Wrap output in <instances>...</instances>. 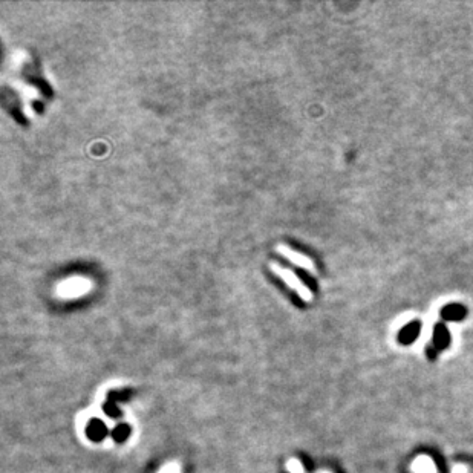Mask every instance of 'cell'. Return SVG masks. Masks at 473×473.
<instances>
[{"label": "cell", "instance_id": "1", "mask_svg": "<svg viewBox=\"0 0 473 473\" xmlns=\"http://www.w3.org/2000/svg\"><path fill=\"white\" fill-rule=\"evenodd\" d=\"M269 269H271L280 280L285 282L293 291H296L305 302H310V300L313 299V294H311L310 288L300 280V277H299L297 274H294V271H291V269L287 268V266H282V265L277 263V262H271V263H269Z\"/></svg>", "mask_w": 473, "mask_h": 473}, {"label": "cell", "instance_id": "2", "mask_svg": "<svg viewBox=\"0 0 473 473\" xmlns=\"http://www.w3.org/2000/svg\"><path fill=\"white\" fill-rule=\"evenodd\" d=\"M90 290V280L84 277H71L64 282H61L57 287V294L63 299H72L83 296Z\"/></svg>", "mask_w": 473, "mask_h": 473}, {"label": "cell", "instance_id": "3", "mask_svg": "<svg viewBox=\"0 0 473 473\" xmlns=\"http://www.w3.org/2000/svg\"><path fill=\"white\" fill-rule=\"evenodd\" d=\"M276 251H277L280 256H283L285 259H288L290 262H293L294 265H297V266H300V268H303V269H308V271H311V273L314 271V265H313V262H311L310 257H307L305 254H302V253H299V251H296V250H291V248L287 247L285 244H277Z\"/></svg>", "mask_w": 473, "mask_h": 473}, {"label": "cell", "instance_id": "4", "mask_svg": "<svg viewBox=\"0 0 473 473\" xmlns=\"http://www.w3.org/2000/svg\"><path fill=\"white\" fill-rule=\"evenodd\" d=\"M412 473H438L436 464L429 455H420L417 456L411 464Z\"/></svg>", "mask_w": 473, "mask_h": 473}, {"label": "cell", "instance_id": "5", "mask_svg": "<svg viewBox=\"0 0 473 473\" xmlns=\"http://www.w3.org/2000/svg\"><path fill=\"white\" fill-rule=\"evenodd\" d=\"M467 314V310L462 307V305H447L444 310H443V317L447 319V320H458L461 317H464Z\"/></svg>", "mask_w": 473, "mask_h": 473}, {"label": "cell", "instance_id": "6", "mask_svg": "<svg viewBox=\"0 0 473 473\" xmlns=\"http://www.w3.org/2000/svg\"><path fill=\"white\" fill-rule=\"evenodd\" d=\"M418 331H420V323L418 322H412L406 328H403V331L400 334V340L401 342H411V340H414L418 335Z\"/></svg>", "mask_w": 473, "mask_h": 473}, {"label": "cell", "instance_id": "7", "mask_svg": "<svg viewBox=\"0 0 473 473\" xmlns=\"http://www.w3.org/2000/svg\"><path fill=\"white\" fill-rule=\"evenodd\" d=\"M287 468H288L291 473H303V467H302L300 461H297V459H290V461L287 462Z\"/></svg>", "mask_w": 473, "mask_h": 473}, {"label": "cell", "instance_id": "8", "mask_svg": "<svg viewBox=\"0 0 473 473\" xmlns=\"http://www.w3.org/2000/svg\"><path fill=\"white\" fill-rule=\"evenodd\" d=\"M450 473H467V467L464 464H458V465H453L452 471Z\"/></svg>", "mask_w": 473, "mask_h": 473}, {"label": "cell", "instance_id": "9", "mask_svg": "<svg viewBox=\"0 0 473 473\" xmlns=\"http://www.w3.org/2000/svg\"><path fill=\"white\" fill-rule=\"evenodd\" d=\"M319 473H329V471H325V470H322V471H319Z\"/></svg>", "mask_w": 473, "mask_h": 473}]
</instances>
